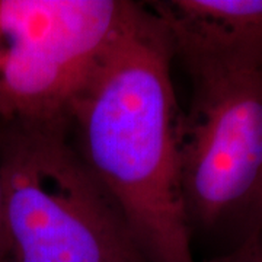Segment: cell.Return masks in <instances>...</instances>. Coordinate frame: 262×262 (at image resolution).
<instances>
[{
	"mask_svg": "<svg viewBox=\"0 0 262 262\" xmlns=\"http://www.w3.org/2000/svg\"><path fill=\"white\" fill-rule=\"evenodd\" d=\"M166 29L131 5L67 110L69 134L147 262H194L182 191V125Z\"/></svg>",
	"mask_w": 262,
	"mask_h": 262,
	"instance_id": "1",
	"label": "cell"
},
{
	"mask_svg": "<svg viewBox=\"0 0 262 262\" xmlns=\"http://www.w3.org/2000/svg\"><path fill=\"white\" fill-rule=\"evenodd\" d=\"M6 262H147L76 151L67 115L0 120Z\"/></svg>",
	"mask_w": 262,
	"mask_h": 262,
	"instance_id": "2",
	"label": "cell"
},
{
	"mask_svg": "<svg viewBox=\"0 0 262 262\" xmlns=\"http://www.w3.org/2000/svg\"><path fill=\"white\" fill-rule=\"evenodd\" d=\"M182 125V191L191 233L230 234L226 262H249L262 236V66L192 79Z\"/></svg>",
	"mask_w": 262,
	"mask_h": 262,
	"instance_id": "3",
	"label": "cell"
},
{
	"mask_svg": "<svg viewBox=\"0 0 262 262\" xmlns=\"http://www.w3.org/2000/svg\"><path fill=\"white\" fill-rule=\"evenodd\" d=\"M131 5L0 0V120L66 117Z\"/></svg>",
	"mask_w": 262,
	"mask_h": 262,
	"instance_id": "4",
	"label": "cell"
},
{
	"mask_svg": "<svg viewBox=\"0 0 262 262\" xmlns=\"http://www.w3.org/2000/svg\"><path fill=\"white\" fill-rule=\"evenodd\" d=\"M147 8L191 77L262 64V0H159Z\"/></svg>",
	"mask_w": 262,
	"mask_h": 262,
	"instance_id": "5",
	"label": "cell"
},
{
	"mask_svg": "<svg viewBox=\"0 0 262 262\" xmlns=\"http://www.w3.org/2000/svg\"><path fill=\"white\" fill-rule=\"evenodd\" d=\"M0 262H6V241H5V226H3V187L0 178Z\"/></svg>",
	"mask_w": 262,
	"mask_h": 262,
	"instance_id": "6",
	"label": "cell"
},
{
	"mask_svg": "<svg viewBox=\"0 0 262 262\" xmlns=\"http://www.w3.org/2000/svg\"><path fill=\"white\" fill-rule=\"evenodd\" d=\"M253 258H262V236H261V241H259V245H258V249H256V252H255V255H253ZM252 259H251V261H252Z\"/></svg>",
	"mask_w": 262,
	"mask_h": 262,
	"instance_id": "7",
	"label": "cell"
},
{
	"mask_svg": "<svg viewBox=\"0 0 262 262\" xmlns=\"http://www.w3.org/2000/svg\"><path fill=\"white\" fill-rule=\"evenodd\" d=\"M249 262H262V258H255V259H252V261Z\"/></svg>",
	"mask_w": 262,
	"mask_h": 262,
	"instance_id": "8",
	"label": "cell"
}]
</instances>
